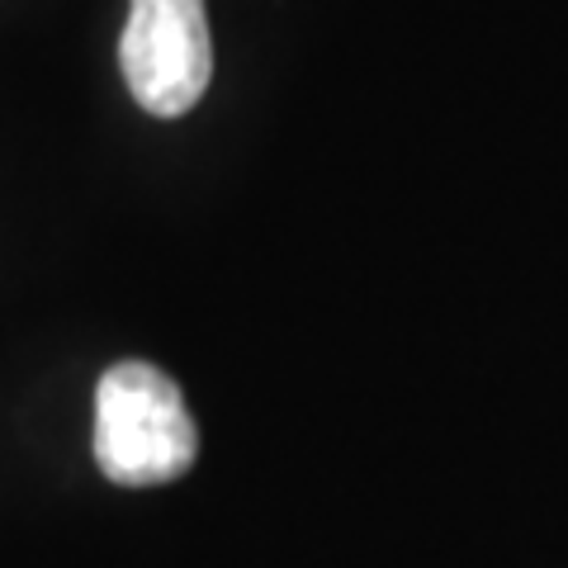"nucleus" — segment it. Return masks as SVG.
Segmentation results:
<instances>
[{
  "mask_svg": "<svg viewBox=\"0 0 568 568\" xmlns=\"http://www.w3.org/2000/svg\"><path fill=\"white\" fill-rule=\"evenodd\" d=\"M200 432L181 398L148 361H119L95 384V465L119 488H156L190 474Z\"/></svg>",
  "mask_w": 568,
  "mask_h": 568,
  "instance_id": "obj_1",
  "label": "nucleus"
},
{
  "mask_svg": "<svg viewBox=\"0 0 568 568\" xmlns=\"http://www.w3.org/2000/svg\"><path fill=\"white\" fill-rule=\"evenodd\" d=\"M129 95L156 119H181L204 100L213 77V39L204 0H129L119 39Z\"/></svg>",
  "mask_w": 568,
  "mask_h": 568,
  "instance_id": "obj_2",
  "label": "nucleus"
}]
</instances>
